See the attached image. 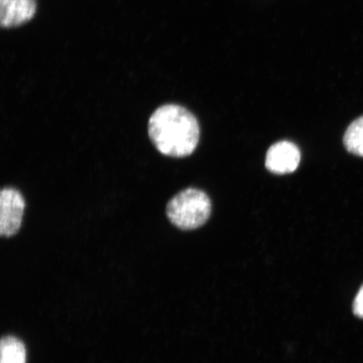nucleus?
Masks as SVG:
<instances>
[{
	"label": "nucleus",
	"mask_w": 363,
	"mask_h": 363,
	"mask_svg": "<svg viewBox=\"0 0 363 363\" xmlns=\"http://www.w3.org/2000/svg\"><path fill=\"white\" fill-rule=\"evenodd\" d=\"M301 153L293 143L279 142L272 145L267 152L265 165L275 174H291L298 169Z\"/></svg>",
	"instance_id": "nucleus-4"
},
{
	"label": "nucleus",
	"mask_w": 363,
	"mask_h": 363,
	"mask_svg": "<svg viewBox=\"0 0 363 363\" xmlns=\"http://www.w3.org/2000/svg\"><path fill=\"white\" fill-rule=\"evenodd\" d=\"M353 311L356 315L363 318V286L357 294L353 303Z\"/></svg>",
	"instance_id": "nucleus-8"
},
{
	"label": "nucleus",
	"mask_w": 363,
	"mask_h": 363,
	"mask_svg": "<svg viewBox=\"0 0 363 363\" xmlns=\"http://www.w3.org/2000/svg\"><path fill=\"white\" fill-rule=\"evenodd\" d=\"M148 135L159 152L181 158L191 155L195 151L201 129L191 112L178 104H170L157 108L150 117Z\"/></svg>",
	"instance_id": "nucleus-1"
},
{
	"label": "nucleus",
	"mask_w": 363,
	"mask_h": 363,
	"mask_svg": "<svg viewBox=\"0 0 363 363\" xmlns=\"http://www.w3.org/2000/svg\"><path fill=\"white\" fill-rule=\"evenodd\" d=\"M26 201L19 190L6 187L0 193V235L11 238L18 233L22 224Z\"/></svg>",
	"instance_id": "nucleus-3"
},
{
	"label": "nucleus",
	"mask_w": 363,
	"mask_h": 363,
	"mask_svg": "<svg viewBox=\"0 0 363 363\" xmlns=\"http://www.w3.org/2000/svg\"><path fill=\"white\" fill-rule=\"evenodd\" d=\"M35 0H0V24L11 28L25 24L35 16Z\"/></svg>",
	"instance_id": "nucleus-5"
},
{
	"label": "nucleus",
	"mask_w": 363,
	"mask_h": 363,
	"mask_svg": "<svg viewBox=\"0 0 363 363\" xmlns=\"http://www.w3.org/2000/svg\"><path fill=\"white\" fill-rule=\"evenodd\" d=\"M0 363H26V352L24 344L13 337H4L0 344Z\"/></svg>",
	"instance_id": "nucleus-6"
},
{
	"label": "nucleus",
	"mask_w": 363,
	"mask_h": 363,
	"mask_svg": "<svg viewBox=\"0 0 363 363\" xmlns=\"http://www.w3.org/2000/svg\"><path fill=\"white\" fill-rule=\"evenodd\" d=\"M343 142L349 152L363 157V116L348 126Z\"/></svg>",
	"instance_id": "nucleus-7"
},
{
	"label": "nucleus",
	"mask_w": 363,
	"mask_h": 363,
	"mask_svg": "<svg viewBox=\"0 0 363 363\" xmlns=\"http://www.w3.org/2000/svg\"><path fill=\"white\" fill-rule=\"evenodd\" d=\"M211 202L208 195L197 189L183 190L167 204L166 214L171 223L184 230L197 229L210 218Z\"/></svg>",
	"instance_id": "nucleus-2"
}]
</instances>
